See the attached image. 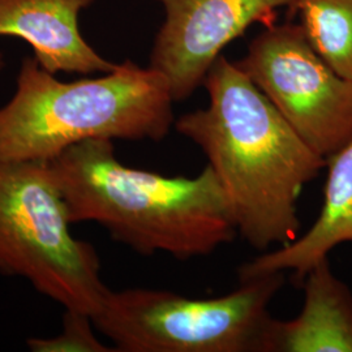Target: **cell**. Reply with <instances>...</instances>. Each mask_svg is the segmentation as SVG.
<instances>
[{"label":"cell","instance_id":"1","mask_svg":"<svg viewBox=\"0 0 352 352\" xmlns=\"http://www.w3.org/2000/svg\"><path fill=\"white\" fill-rule=\"evenodd\" d=\"M209 102L176 131L206 155L245 241L258 251L299 236L302 188L327 167L235 62L221 55L202 84Z\"/></svg>","mask_w":352,"mask_h":352},{"label":"cell","instance_id":"2","mask_svg":"<svg viewBox=\"0 0 352 352\" xmlns=\"http://www.w3.org/2000/svg\"><path fill=\"white\" fill-rule=\"evenodd\" d=\"M71 223L96 222L140 254L209 256L238 234L226 193L208 164L195 177L122 164L111 140H88L54 161Z\"/></svg>","mask_w":352,"mask_h":352},{"label":"cell","instance_id":"3","mask_svg":"<svg viewBox=\"0 0 352 352\" xmlns=\"http://www.w3.org/2000/svg\"><path fill=\"white\" fill-rule=\"evenodd\" d=\"M174 102L164 76L132 60L63 82L25 58L11 101L0 107V160L51 162L88 140L161 141L175 124Z\"/></svg>","mask_w":352,"mask_h":352},{"label":"cell","instance_id":"4","mask_svg":"<svg viewBox=\"0 0 352 352\" xmlns=\"http://www.w3.org/2000/svg\"><path fill=\"white\" fill-rule=\"evenodd\" d=\"M71 225L50 162L0 160V273L93 318L110 289L96 248Z\"/></svg>","mask_w":352,"mask_h":352},{"label":"cell","instance_id":"5","mask_svg":"<svg viewBox=\"0 0 352 352\" xmlns=\"http://www.w3.org/2000/svg\"><path fill=\"white\" fill-rule=\"evenodd\" d=\"M285 273L240 282L212 299L164 289L109 291L94 327L120 352H263L269 305Z\"/></svg>","mask_w":352,"mask_h":352},{"label":"cell","instance_id":"6","mask_svg":"<svg viewBox=\"0 0 352 352\" xmlns=\"http://www.w3.org/2000/svg\"><path fill=\"white\" fill-rule=\"evenodd\" d=\"M235 63L322 158L352 139V81L316 52L299 24L267 25Z\"/></svg>","mask_w":352,"mask_h":352},{"label":"cell","instance_id":"7","mask_svg":"<svg viewBox=\"0 0 352 352\" xmlns=\"http://www.w3.org/2000/svg\"><path fill=\"white\" fill-rule=\"evenodd\" d=\"M164 10L151 49L153 69L164 76L174 101L204 84L221 52L254 23L269 21L294 0H157Z\"/></svg>","mask_w":352,"mask_h":352},{"label":"cell","instance_id":"8","mask_svg":"<svg viewBox=\"0 0 352 352\" xmlns=\"http://www.w3.org/2000/svg\"><path fill=\"white\" fill-rule=\"evenodd\" d=\"M96 0H0V36L29 43L41 67L50 74H107L116 63L84 39L78 14Z\"/></svg>","mask_w":352,"mask_h":352},{"label":"cell","instance_id":"9","mask_svg":"<svg viewBox=\"0 0 352 352\" xmlns=\"http://www.w3.org/2000/svg\"><path fill=\"white\" fill-rule=\"evenodd\" d=\"M324 202L311 228L294 241L239 267L240 282L272 273H292L300 286L307 272L344 243H352V139L327 160Z\"/></svg>","mask_w":352,"mask_h":352},{"label":"cell","instance_id":"10","mask_svg":"<svg viewBox=\"0 0 352 352\" xmlns=\"http://www.w3.org/2000/svg\"><path fill=\"white\" fill-rule=\"evenodd\" d=\"M304 302L295 318H272L263 352H352V292L324 258L302 285Z\"/></svg>","mask_w":352,"mask_h":352},{"label":"cell","instance_id":"11","mask_svg":"<svg viewBox=\"0 0 352 352\" xmlns=\"http://www.w3.org/2000/svg\"><path fill=\"white\" fill-rule=\"evenodd\" d=\"M289 8L316 52L352 81V0H294Z\"/></svg>","mask_w":352,"mask_h":352},{"label":"cell","instance_id":"12","mask_svg":"<svg viewBox=\"0 0 352 352\" xmlns=\"http://www.w3.org/2000/svg\"><path fill=\"white\" fill-rule=\"evenodd\" d=\"M93 318L89 315L65 309L62 331L52 338H30L28 346L36 352H107V349L93 331Z\"/></svg>","mask_w":352,"mask_h":352},{"label":"cell","instance_id":"13","mask_svg":"<svg viewBox=\"0 0 352 352\" xmlns=\"http://www.w3.org/2000/svg\"><path fill=\"white\" fill-rule=\"evenodd\" d=\"M4 56H3V54L0 52V74H1V71H3V68H4Z\"/></svg>","mask_w":352,"mask_h":352}]
</instances>
